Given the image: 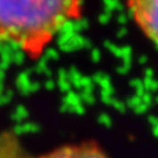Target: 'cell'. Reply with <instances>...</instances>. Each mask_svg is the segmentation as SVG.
Returning <instances> with one entry per match:
<instances>
[{
	"mask_svg": "<svg viewBox=\"0 0 158 158\" xmlns=\"http://www.w3.org/2000/svg\"><path fill=\"white\" fill-rule=\"evenodd\" d=\"M83 0H0V44L39 59L68 23L82 15Z\"/></svg>",
	"mask_w": 158,
	"mask_h": 158,
	"instance_id": "cell-1",
	"label": "cell"
},
{
	"mask_svg": "<svg viewBox=\"0 0 158 158\" xmlns=\"http://www.w3.org/2000/svg\"><path fill=\"white\" fill-rule=\"evenodd\" d=\"M135 23L158 47V0H127Z\"/></svg>",
	"mask_w": 158,
	"mask_h": 158,
	"instance_id": "cell-2",
	"label": "cell"
},
{
	"mask_svg": "<svg viewBox=\"0 0 158 158\" xmlns=\"http://www.w3.org/2000/svg\"><path fill=\"white\" fill-rule=\"evenodd\" d=\"M38 158H109L106 152L94 142L67 144Z\"/></svg>",
	"mask_w": 158,
	"mask_h": 158,
	"instance_id": "cell-3",
	"label": "cell"
},
{
	"mask_svg": "<svg viewBox=\"0 0 158 158\" xmlns=\"http://www.w3.org/2000/svg\"><path fill=\"white\" fill-rule=\"evenodd\" d=\"M0 158H33L23 148L17 135L10 131L0 132Z\"/></svg>",
	"mask_w": 158,
	"mask_h": 158,
	"instance_id": "cell-4",
	"label": "cell"
}]
</instances>
